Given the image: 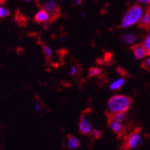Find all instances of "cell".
Returning <instances> with one entry per match:
<instances>
[{
    "label": "cell",
    "mask_w": 150,
    "mask_h": 150,
    "mask_svg": "<svg viewBox=\"0 0 150 150\" xmlns=\"http://www.w3.org/2000/svg\"><path fill=\"white\" fill-rule=\"evenodd\" d=\"M131 105H132V98L125 95H115L107 101V108L110 115L120 112H127Z\"/></svg>",
    "instance_id": "1"
},
{
    "label": "cell",
    "mask_w": 150,
    "mask_h": 150,
    "mask_svg": "<svg viewBox=\"0 0 150 150\" xmlns=\"http://www.w3.org/2000/svg\"><path fill=\"white\" fill-rule=\"evenodd\" d=\"M142 8L139 5H133L131 6L126 13L124 14L122 23H121V27L122 28H128L134 25L135 23H139V20L142 17Z\"/></svg>",
    "instance_id": "2"
},
{
    "label": "cell",
    "mask_w": 150,
    "mask_h": 150,
    "mask_svg": "<svg viewBox=\"0 0 150 150\" xmlns=\"http://www.w3.org/2000/svg\"><path fill=\"white\" fill-rule=\"evenodd\" d=\"M143 142L142 136L139 130H135L127 136L124 141V148L129 150H133L141 146Z\"/></svg>",
    "instance_id": "3"
},
{
    "label": "cell",
    "mask_w": 150,
    "mask_h": 150,
    "mask_svg": "<svg viewBox=\"0 0 150 150\" xmlns=\"http://www.w3.org/2000/svg\"><path fill=\"white\" fill-rule=\"evenodd\" d=\"M43 9H45L50 15L51 20L54 21L60 16V7L59 5L54 0H49L43 5Z\"/></svg>",
    "instance_id": "4"
},
{
    "label": "cell",
    "mask_w": 150,
    "mask_h": 150,
    "mask_svg": "<svg viewBox=\"0 0 150 150\" xmlns=\"http://www.w3.org/2000/svg\"><path fill=\"white\" fill-rule=\"evenodd\" d=\"M79 130H80V132L81 134H83V135H89L92 132L93 127H92V124H91V121L88 117L87 114L82 115L81 119H80Z\"/></svg>",
    "instance_id": "5"
},
{
    "label": "cell",
    "mask_w": 150,
    "mask_h": 150,
    "mask_svg": "<svg viewBox=\"0 0 150 150\" xmlns=\"http://www.w3.org/2000/svg\"><path fill=\"white\" fill-rule=\"evenodd\" d=\"M131 51H132L136 59H142L148 55L147 51L143 44H135L131 47Z\"/></svg>",
    "instance_id": "6"
},
{
    "label": "cell",
    "mask_w": 150,
    "mask_h": 150,
    "mask_svg": "<svg viewBox=\"0 0 150 150\" xmlns=\"http://www.w3.org/2000/svg\"><path fill=\"white\" fill-rule=\"evenodd\" d=\"M34 21L38 23H45L47 22H52L51 15L45 10H40L34 16Z\"/></svg>",
    "instance_id": "7"
},
{
    "label": "cell",
    "mask_w": 150,
    "mask_h": 150,
    "mask_svg": "<svg viewBox=\"0 0 150 150\" xmlns=\"http://www.w3.org/2000/svg\"><path fill=\"white\" fill-rule=\"evenodd\" d=\"M139 26L147 31H150V7L146 9L145 15L141 17L139 22Z\"/></svg>",
    "instance_id": "8"
},
{
    "label": "cell",
    "mask_w": 150,
    "mask_h": 150,
    "mask_svg": "<svg viewBox=\"0 0 150 150\" xmlns=\"http://www.w3.org/2000/svg\"><path fill=\"white\" fill-rule=\"evenodd\" d=\"M109 126H110L111 129L112 130V132H115L116 134H121L124 130V126H123L122 122H117L112 118H109Z\"/></svg>",
    "instance_id": "9"
},
{
    "label": "cell",
    "mask_w": 150,
    "mask_h": 150,
    "mask_svg": "<svg viewBox=\"0 0 150 150\" xmlns=\"http://www.w3.org/2000/svg\"><path fill=\"white\" fill-rule=\"evenodd\" d=\"M66 145L69 149H71V150L77 149L80 146V140L74 136H69Z\"/></svg>",
    "instance_id": "10"
},
{
    "label": "cell",
    "mask_w": 150,
    "mask_h": 150,
    "mask_svg": "<svg viewBox=\"0 0 150 150\" xmlns=\"http://www.w3.org/2000/svg\"><path fill=\"white\" fill-rule=\"evenodd\" d=\"M109 118H112V119H114V120L120 122H123L126 119V112H115V114L110 115Z\"/></svg>",
    "instance_id": "11"
},
{
    "label": "cell",
    "mask_w": 150,
    "mask_h": 150,
    "mask_svg": "<svg viewBox=\"0 0 150 150\" xmlns=\"http://www.w3.org/2000/svg\"><path fill=\"white\" fill-rule=\"evenodd\" d=\"M125 80L123 78H120L117 81H114L111 85H110V89L111 90H118L122 88V86L124 84Z\"/></svg>",
    "instance_id": "12"
},
{
    "label": "cell",
    "mask_w": 150,
    "mask_h": 150,
    "mask_svg": "<svg viewBox=\"0 0 150 150\" xmlns=\"http://www.w3.org/2000/svg\"><path fill=\"white\" fill-rule=\"evenodd\" d=\"M122 39L126 42V43H129V44H131L133 43L135 40H136V36L132 35V34H123L122 36Z\"/></svg>",
    "instance_id": "13"
},
{
    "label": "cell",
    "mask_w": 150,
    "mask_h": 150,
    "mask_svg": "<svg viewBox=\"0 0 150 150\" xmlns=\"http://www.w3.org/2000/svg\"><path fill=\"white\" fill-rule=\"evenodd\" d=\"M101 73V70L98 67H92L88 70V77H95Z\"/></svg>",
    "instance_id": "14"
},
{
    "label": "cell",
    "mask_w": 150,
    "mask_h": 150,
    "mask_svg": "<svg viewBox=\"0 0 150 150\" xmlns=\"http://www.w3.org/2000/svg\"><path fill=\"white\" fill-rule=\"evenodd\" d=\"M43 53H44L47 59H51L52 58L53 52H52V49L48 46H47V45L43 46Z\"/></svg>",
    "instance_id": "15"
},
{
    "label": "cell",
    "mask_w": 150,
    "mask_h": 150,
    "mask_svg": "<svg viewBox=\"0 0 150 150\" xmlns=\"http://www.w3.org/2000/svg\"><path fill=\"white\" fill-rule=\"evenodd\" d=\"M143 45H144V47H146L148 55H150V34L147 35V36L145 38V39H144Z\"/></svg>",
    "instance_id": "16"
},
{
    "label": "cell",
    "mask_w": 150,
    "mask_h": 150,
    "mask_svg": "<svg viewBox=\"0 0 150 150\" xmlns=\"http://www.w3.org/2000/svg\"><path fill=\"white\" fill-rule=\"evenodd\" d=\"M10 14V12L8 9H6V7L4 6H0V18H5V17H7L8 15Z\"/></svg>",
    "instance_id": "17"
},
{
    "label": "cell",
    "mask_w": 150,
    "mask_h": 150,
    "mask_svg": "<svg viewBox=\"0 0 150 150\" xmlns=\"http://www.w3.org/2000/svg\"><path fill=\"white\" fill-rule=\"evenodd\" d=\"M141 67L148 71H150V58L146 59L142 64H141Z\"/></svg>",
    "instance_id": "18"
},
{
    "label": "cell",
    "mask_w": 150,
    "mask_h": 150,
    "mask_svg": "<svg viewBox=\"0 0 150 150\" xmlns=\"http://www.w3.org/2000/svg\"><path fill=\"white\" fill-rule=\"evenodd\" d=\"M91 134L95 139H99L101 137V131L99 129H93Z\"/></svg>",
    "instance_id": "19"
},
{
    "label": "cell",
    "mask_w": 150,
    "mask_h": 150,
    "mask_svg": "<svg viewBox=\"0 0 150 150\" xmlns=\"http://www.w3.org/2000/svg\"><path fill=\"white\" fill-rule=\"evenodd\" d=\"M70 71H71V75H75L77 72H78V69H77V67L76 66H74V65H71V70H70Z\"/></svg>",
    "instance_id": "20"
},
{
    "label": "cell",
    "mask_w": 150,
    "mask_h": 150,
    "mask_svg": "<svg viewBox=\"0 0 150 150\" xmlns=\"http://www.w3.org/2000/svg\"><path fill=\"white\" fill-rule=\"evenodd\" d=\"M137 1L143 5H150V0H137Z\"/></svg>",
    "instance_id": "21"
},
{
    "label": "cell",
    "mask_w": 150,
    "mask_h": 150,
    "mask_svg": "<svg viewBox=\"0 0 150 150\" xmlns=\"http://www.w3.org/2000/svg\"><path fill=\"white\" fill-rule=\"evenodd\" d=\"M72 1L76 6H79V5L81 4V0H72Z\"/></svg>",
    "instance_id": "22"
},
{
    "label": "cell",
    "mask_w": 150,
    "mask_h": 150,
    "mask_svg": "<svg viewBox=\"0 0 150 150\" xmlns=\"http://www.w3.org/2000/svg\"><path fill=\"white\" fill-rule=\"evenodd\" d=\"M4 3H5V0H0V6H1Z\"/></svg>",
    "instance_id": "23"
},
{
    "label": "cell",
    "mask_w": 150,
    "mask_h": 150,
    "mask_svg": "<svg viewBox=\"0 0 150 150\" xmlns=\"http://www.w3.org/2000/svg\"><path fill=\"white\" fill-rule=\"evenodd\" d=\"M35 107H36V108H35V109H37V110H39V109H40V105H36V106H35Z\"/></svg>",
    "instance_id": "24"
},
{
    "label": "cell",
    "mask_w": 150,
    "mask_h": 150,
    "mask_svg": "<svg viewBox=\"0 0 150 150\" xmlns=\"http://www.w3.org/2000/svg\"><path fill=\"white\" fill-rule=\"evenodd\" d=\"M25 1H30V0H25Z\"/></svg>",
    "instance_id": "25"
}]
</instances>
